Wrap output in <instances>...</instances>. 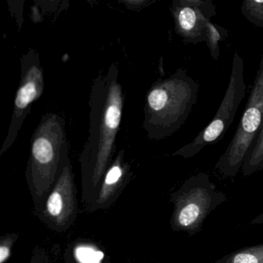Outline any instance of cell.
<instances>
[{
	"instance_id": "obj_1",
	"label": "cell",
	"mask_w": 263,
	"mask_h": 263,
	"mask_svg": "<svg viewBox=\"0 0 263 263\" xmlns=\"http://www.w3.org/2000/svg\"><path fill=\"white\" fill-rule=\"evenodd\" d=\"M125 106L118 68L112 65L93 82L90 95L89 133L79 156L83 195L96 199L103 175L114 161L116 139Z\"/></svg>"
},
{
	"instance_id": "obj_2",
	"label": "cell",
	"mask_w": 263,
	"mask_h": 263,
	"mask_svg": "<svg viewBox=\"0 0 263 263\" xmlns=\"http://www.w3.org/2000/svg\"><path fill=\"white\" fill-rule=\"evenodd\" d=\"M199 85L179 69L159 79L147 92L142 127L150 140H162L179 130L197 102Z\"/></svg>"
},
{
	"instance_id": "obj_3",
	"label": "cell",
	"mask_w": 263,
	"mask_h": 263,
	"mask_svg": "<svg viewBox=\"0 0 263 263\" xmlns=\"http://www.w3.org/2000/svg\"><path fill=\"white\" fill-rule=\"evenodd\" d=\"M65 120L54 112L42 117L30 141L29 157L25 171L26 183L34 197H46L60 170L66 139Z\"/></svg>"
},
{
	"instance_id": "obj_4",
	"label": "cell",
	"mask_w": 263,
	"mask_h": 263,
	"mask_svg": "<svg viewBox=\"0 0 263 263\" xmlns=\"http://www.w3.org/2000/svg\"><path fill=\"white\" fill-rule=\"evenodd\" d=\"M226 200V195L218 190L209 175L199 173L190 176L171 194L174 227L190 236L199 234L208 216Z\"/></svg>"
},
{
	"instance_id": "obj_5",
	"label": "cell",
	"mask_w": 263,
	"mask_h": 263,
	"mask_svg": "<svg viewBox=\"0 0 263 263\" xmlns=\"http://www.w3.org/2000/svg\"><path fill=\"white\" fill-rule=\"evenodd\" d=\"M263 126V64H259L246 109L236 134L215 168L225 177H235Z\"/></svg>"
},
{
	"instance_id": "obj_6",
	"label": "cell",
	"mask_w": 263,
	"mask_h": 263,
	"mask_svg": "<svg viewBox=\"0 0 263 263\" xmlns=\"http://www.w3.org/2000/svg\"><path fill=\"white\" fill-rule=\"evenodd\" d=\"M246 90L244 61L236 51L233 57L228 87L214 118L191 142L176 150L172 156L190 159L200 153L207 145H213L221 140L234 121L236 112L245 98Z\"/></svg>"
},
{
	"instance_id": "obj_7",
	"label": "cell",
	"mask_w": 263,
	"mask_h": 263,
	"mask_svg": "<svg viewBox=\"0 0 263 263\" xmlns=\"http://www.w3.org/2000/svg\"><path fill=\"white\" fill-rule=\"evenodd\" d=\"M44 77L38 55L29 52L21 60V77L14 100L12 116L6 139L0 148V156L6 153L18 137L19 133L31 106L44 92Z\"/></svg>"
},
{
	"instance_id": "obj_8",
	"label": "cell",
	"mask_w": 263,
	"mask_h": 263,
	"mask_svg": "<svg viewBox=\"0 0 263 263\" xmlns=\"http://www.w3.org/2000/svg\"><path fill=\"white\" fill-rule=\"evenodd\" d=\"M172 15L176 31L185 43H207L211 20L200 9L191 6H173Z\"/></svg>"
},
{
	"instance_id": "obj_9",
	"label": "cell",
	"mask_w": 263,
	"mask_h": 263,
	"mask_svg": "<svg viewBox=\"0 0 263 263\" xmlns=\"http://www.w3.org/2000/svg\"><path fill=\"white\" fill-rule=\"evenodd\" d=\"M133 176L131 164L125 158V149L119 150L111 165L103 175L96 199L105 204L117 195L131 182Z\"/></svg>"
},
{
	"instance_id": "obj_10",
	"label": "cell",
	"mask_w": 263,
	"mask_h": 263,
	"mask_svg": "<svg viewBox=\"0 0 263 263\" xmlns=\"http://www.w3.org/2000/svg\"><path fill=\"white\" fill-rule=\"evenodd\" d=\"M214 263H263V243L239 249Z\"/></svg>"
},
{
	"instance_id": "obj_11",
	"label": "cell",
	"mask_w": 263,
	"mask_h": 263,
	"mask_svg": "<svg viewBox=\"0 0 263 263\" xmlns=\"http://www.w3.org/2000/svg\"><path fill=\"white\" fill-rule=\"evenodd\" d=\"M263 170V126L250 148L242 167L244 176H250Z\"/></svg>"
},
{
	"instance_id": "obj_12",
	"label": "cell",
	"mask_w": 263,
	"mask_h": 263,
	"mask_svg": "<svg viewBox=\"0 0 263 263\" xmlns=\"http://www.w3.org/2000/svg\"><path fill=\"white\" fill-rule=\"evenodd\" d=\"M241 11L251 24L263 29V0H242Z\"/></svg>"
},
{
	"instance_id": "obj_13",
	"label": "cell",
	"mask_w": 263,
	"mask_h": 263,
	"mask_svg": "<svg viewBox=\"0 0 263 263\" xmlns=\"http://www.w3.org/2000/svg\"><path fill=\"white\" fill-rule=\"evenodd\" d=\"M225 35V29H222L221 26H216L210 21L208 24V40L206 43L213 60H217L219 59V54H220L219 43Z\"/></svg>"
},
{
	"instance_id": "obj_14",
	"label": "cell",
	"mask_w": 263,
	"mask_h": 263,
	"mask_svg": "<svg viewBox=\"0 0 263 263\" xmlns=\"http://www.w3.org/2000/svg\"><path fill=\"white\" fill-rule=\"evenodd\" d=\"M173 6H191L200 9L209 20L216 15L214 0H171Z\"/></svg>"
},
{
	"instance_id": "obj_15",
	"label": "cell",
	"mask_w": 263,
	"mask_h": 263,
	"mask_svg": "<svg viewBox=\"0 0 263 263\" xmlns=\"http://www.w3.org/2000/svg\"><path fill=\"white\" fill-rule=\"evenodd\" d=\"M76 257L80 263H100L103 253L90 247H78L75 250Z\"/></svg>"
},
{
	"instance_id": "obj_16",
	"label": "cell",
	"mask_w": 263,
	"mask_h": 263,
	"mask_svg": "<svg viewBox=\"0 0 263 263\" xmlns=\"http://www.w3.org/2000/svg\"><path fill=\"white\" fill-rule=\"evenodd\" d=\"M9 250L6 247H0V262L3 263L9 257Z\"/></svg>"
},
{
	"instance_id": "obj_17",
	"label": "cell",
	"mask_w": 263,
	"mask_h": 263,
	"mask_svg": "<svg viewBox=\"0 0 263 263\" xmlns=\"http://www.w3.org/2000/svg\"><path fill=\"white\" fill-rule=\"evenodd\" d=\"M124 3L130 6H140L148 0H122Z\"/></svg>"
},
{
	"instance_id": "obj_18",
	"label": "cell",
	"mask_w": 263,
	"mask_h": 263,
	"mask_svg": "<svg viewBox=\"0 0 263 263\" xmlns=\"http://www.w3.org/2000/svg\"><path fill=\"white\" fill-rule=\"evenodd\" d=\"M251 225H259V224H263V212L260 214L258 215L257 216L252 219L250 221Z\"/></svg>"
},
{
	"instance_id": "obj_19",
	"label": "cell",
	"mask_w": 263,
	"mask_h": 263,
	"mask_svg": "<svg viewBox=\"0 0 263 263\" xmlns=\"http://www.w3.org/2000/svg\"><path fill=\"white\" fill-rule=\"evenodd\" d=\"M260 63H262V64H263V53L262 55V58H261Z\"/></svg>"
}]
</instances>
